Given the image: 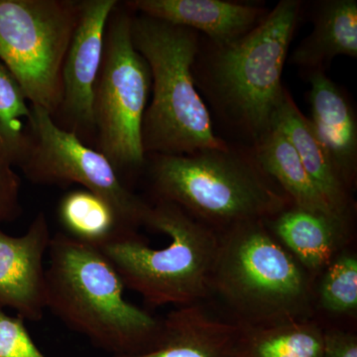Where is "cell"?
I'll list each match as a JSON object with an SVG mask.
<instances>
[{"instance_id": "1", "label": "cell", "mask_w": 357, "mask_h": 357, "mask_svg": "<svg viewBox=\"0 0 357 357\" xmlns=\"http://www.w3.org/2000/svg\"><path fill=\"white\" fill-rule=\"evenodd\" d=\"M281 0L248 34L218 46L202 37L192 73L220 121L251 147L272 126L286 89L282 74L303 13Z\"/></svg>"}, {"instance_id": "2", "label": "cell", "mask_w": 357, "mask_h": 357, "mask_svg": "<svg viewBox=\"0 0 357 357\" xmlns=\"http://www.w3.org/2000/svg\"><path fill=\"white\" fill-rule=\"evenodd\" d=\"M46 267V310L110 356L149 351L164 319L128 302L121 275L100 249L52 236Z\"/></svg>"}, {"instance_id": "3", "label": "cell", "mask_w": 357, "mask_h": 357, "mask_svg": "<svg viewBox=\"0 0 357 357\" xmlns=\"http://www.w3.org/2000/svg\"><path fill=\"white\" fill-rule=\"evenodd\" d=\"M145 168L154 201L176 204L217 231L267 220L291 204L246 145L150 155Z\"/></svg>"}, {"instance_id": "4", "label": "cell", "mask_w": 357, "mask_h": 357, "mask_svg": "<svg viewBox=\"0 0 357 357\" xmlns=\"http://www.w3.org/2000/svg\"><path fill=\"white\" fill-rule=\"evenodd\" d=\"M210 300L237 325L314 318V280L270 232L264 220L218 231Z\"/></svg>"}, {"instance_id": "5", "label": "cell", "mask_w": 357, "mask_h": 357, "mask_svg": "<svg viewBox=\"0 0 357 357\" xmlns=\"http://www.w3.org/2000/svg\"><path fill=\"white\" fill-rule=\"evenodd\" d=\"M131 38L152 79V100L142 123L145 155H189L229 145L215 133L195 83L202 36L188 28L132 14Z\"/></svg>"}, {"instance_id": "6", "label": "cell", "mask_w": 357, "mask_h": 357, "mask_svg": "<svg viewBox=\"0 0 357 357\" xmlns=\"http://www.w3.org/2000/svg\"><path fill=\"white\" fill-rule=\"evenodd\" d=\"M145 227L166 234L170 241L164 248H152L138 232L100 248L126 288L153 307H185L210 300L217 230L164 201L151 204Z\"/></svg>"}, {"instance_id": "7", "label": "cell", "mask_w": 357, "mask_h": 357, "mask_svg": "<svg viewBox=\"0 0 357 357\" xmlns=\"http://www.w3.org/2000/svg\"><path fill=\"white\" fill-rule=\"evenodd\" d=\"M117 4L107 21L105 49L93 96L96 150L122 180L146 166L142 123L151 91V73L131 38L130 9ZM124 181V180H123Z\"/></svg>"}, {"instance_id": "8", "label": "cell", "mask_w": 357, "mask_h": 357, "mask_svg": "<svg viewBox=\"0 0 357 357\" xmlns=\"http://www.w3.org/2000/svg\"><path fill=\"white\" fill-rule=\"evenodd\" d=\"M81 1L0 0V62L31 105L55 119L62 102V68Z\"/></svg>"}, {"instance_id": "9", "label": "cell", "mask_w": 357, "mask_h": 357, "mask_svg": "<svg viewBox=\"0 0 357 357\" xmlns=\"http://www.w3.org/2000/svg\"><path fill=\"white\" fill-rule=\"evenodd\" d=\"M30 147L20 168L33 183L81 185L112 204L133 229L146 225L151 204L131 191L109 160L31 105Z\"/></svg>"}, {"instance_id": "10", "label": "cell", "mask_w": 357, "mask_h": 357, "mask_svg": "<svg viewBox=\"0 0 357 357\" xmlns=\"http://www.w3.org/2000/svg\"><path fill=\"white\" fill-rule=\"evenodd\" d=\"M116 0H84L62 68V102L55 119L83 141L95 135L93 96L105 49L107 21Z\"/></svg>"}, {"instance_id": "11", "label": "cell", "mask_w": 357, "mask_h": 357, "mask_svg": "<svg viewBox=\"0 0 357 357\" xmlns=\"http://www.w3.org/2000/svg\"><path fill=\"white\" fill-rule=\"evenodd\" d=\"M52 236L44 213L24 234L13 236L0 229V307L24 321H40L46 312V267Z\"/></svg>"}, {"instance_id": "12", "label": "cell", "mask_w": 357, "mask_h": 357, "mask_svg": "<svg viewBox=\"0 0 357 357\" xmlns=\"http://www.w3.org/2000/svg\"><path fill=\"white\" fill-rule=\"evenodd\" d=\"M126 6L133 13L194 30L218 46L243 38L269 13L260 4L227 0H131Z\"/></svg>"}, {"instance_id": "13", "label": "cell", "mask_w": 357, "mask_h": 357, "mask_svg": "<svg viewBox=\"0 0 357 357\" xmlns=\"http://www.w3.org/2000/svg\"><path fill=\"white\" fill-rule=\"evenodd\" d=\"M310 126L337 173L354 192L357 182V117L351 98L326 72L307 73Z\"/></svg>"}, {"instance_id": "14", "label": "cell", "mask_w": 357, "mask_h": 357, "mask_svg": "<svg viewBox=\"0 0 357 357\" xmlns=\"http://www.w3.org/2000/svg\"><path fill=\"white\" fill-rule=\"evenodd\" d=\"M264 222L314 280L342 248L354 243L352 223L293 204Z\"/></svg>"}, {"instance_id": "15", "label": "cell", "mask_w": 357, "mask_h": 357, "mask_svg": "<svg viewBox=\"0 0 357 357\" xmlns=\"http://www.w3.org/2000/svg\"><path fill=\"white\" fill-rule=\"evenodd\" d=\"M163 319V335L149 351L109 357H232L238 325L206 302L175 307Z\"/></svg>"}, {"instance_id": "16", "label": "cell", "mask_w": 357, "mask_h": 357, "mask_svg": "<svg viewBox=\"0 0 357 357\" xmlns=\"http://www.w3.org/2000/svg\"><path fill=\"white\" fill-rule=\"evenodd\" d=\"M272 124L280 129L295 148L307 175L335 215L354 223L356 211L354 192L337 173L312 132L309 119L301 112L287 89Z\"/></svg>"}, {"instance_id": "17", "label": "cell", "mask_w": 357, "mask_h": 357, "mask_svg": "<svg viewBox=\"0 0 357 357\" xmlns=\"http://www.w3.org/2000/svg\"><path fill=\"white\" fill-rule=\"evenodd\" d=\"M314 28L294 50L292 64L307 73L323 70L337 56L357 58L356 0L317 2Z\"/></svg>"}, {"instance_id": "18", "label": "cell", "mask_w": 357, "mask_h": 357, "mask_svg": "<svg viewBox=\"0 0 357 357\" xmlns=\"http://www.w3.org/2000/svg\"><path fill=\"white\" fill-rule=\"evenodd\" d=\"M251 149L262 170L280 188L291 204L342 220L323 198L305 170L295 148L276 126L272 124Z\"/></svg>"}, {"instance_id": "19", "label": "cell", "mask_w": 357, "mask_h": 357, "mask_svg": "<svg viewBox=\"0 0 357 357\" xmlns=\"http://www.w3.org/2000/svg\"><path fill=\"white\" fill-rule=\"evenodd\" d=\"M323 333L316 318L238 325L232 357H324Z\"/></svg>"}, {"instance_id": "20", "label": "cell", "mask_w": 357, "mask_h": 357, "mask_svg": "<svg viewBox=\"0 0 357 357\" xmlns=\"http://www.w3.org/2000/svg\"><path fill=\"white\" fill-rule=\"evenodd\" d=\"M58 218L64 234L79 243L102 248L138 234L114 206L88 190H74L59 202Z\"/></svg>"}, {"instance_id": "21", "label": "cell", "mask_w": 357, "mask_h": 357, "mask_svg": "<svg viewBox=\"0 0 357 357\" xmlns=\"http://www.w3.org/2000/svg\"><path fill=\"white\" fill-rule=\"evenodd\" d=\"M314 318L321 325L356 328L357 252L342 248L314 280Z\"/></svg>"}, {"instance_id": "22", "label": "cell", "mask_w": 357, "mask_h": 357, "mask_svg": "<svg viewBox=\"0 0 357 357\" xmlns=\"http://www.w3.org/2000/svg\"><path fill=\"white\" fill-rule=\"evenodd\" d=\"M15 77L0 62V157L20 167L30 147L31 107Z\"/></svg>"}, {"instance_id": "23", "label": "cell", "mask_w": 357, "mask_h": 357, "mask_svg": "<svg viewBox=\"0 0 357 357\" xmlns=\"http://www.w3.org/2000/svg\"><path fill=\"white\" fill-rule=\"evenodd\" d=\"M0 357H46L28 332L24 319L18 316H10L1 307Z\"/></svg>"}, {"instance_id": "24", "label": "cell", "mask_w": 357, "mask_h": 357, "mask_svg": "<svg viewBox=\"0 0 357 357\" xmlns=\"http://www.w3.org/2000/svg\"><path fill=\"white\" fill-rule=\"evenodd\" d=\"M0 157V225L13 222L21 211L20 176Z\"/></svg>"}, {"instance_id": "25", "label": "cell", "mask_w": 357, "mask_h": 357, "mask_svg": "<svg viewBox=\"0 0 357 357\" xmlns=\"http://www.w3.org/2000/svg\"><path fill=\"white\" fill-rule=\"evenodd\" d=\"M324 357H357L356 328L323 325Z\"/></svg>"}]
</instances>
